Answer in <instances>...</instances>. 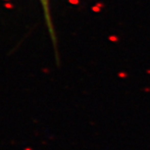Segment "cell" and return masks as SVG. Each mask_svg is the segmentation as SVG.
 Instances as JSON below:
<instances>
[{"instance_id": "6da1fadb", "label": "cell", "mask_w": 150, "mask_h": 150, "mask_svg": "<svg viewBox=\"0 0 150 150\" xmlns=\"http://www.w3.org/2000/svg\"><path fill=\"white\" fill-rule=\"evenodd\" d=\"M42 4H43V6H44V13H45V16L46 18H47V22H48V26H49L50 27V31H51V33H53V31H52V23L51 21H50V15H49V10H48V0H41Z\"/></svg>"}]
</instances>
